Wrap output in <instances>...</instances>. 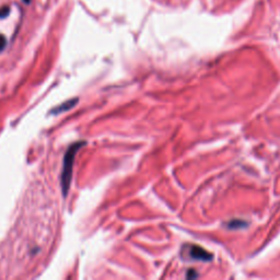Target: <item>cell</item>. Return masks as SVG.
<instances>
[{
  "mask_svg": "<svg viewBox=\"0 0 280 280\" xmlns=\"http://www.w3.org/2000/svg\"><path fill=\"white\" fill-rule=\"evenodd\" d=\"M84 145H85V142H82V141L76 142V144L71 146L70 148L68 149V151L66 152L65 159H64V169H63V173H62V188H63L64 196H67L69 187H70L71 177H73V166H74L76 154H77L78 150Z\"/></svg>",
  "mask_w": 280,
  "mask_h": 280,
  "instance_id": "1",
  "label": "cell"
},
{
  "mask_svg": "<svg viewBox=\"0 0 280 280\" xmlns=\"http://www.w3.org/2000/svg\"><path fill=\"white\" fill-rule=\"evenodd\" d=\"M190 255L195 258V259H200V261H210L212 258V255L209 253L207 252L206 249H203L200 246H192L190 249Z\"/></svg>",
  "mask_w": 280,
  "mask_h": 280,
  "instance_id": "2",
  "label": "cell"
},
{
  "mask_svg": "<svg viewBox=\"0 0 280 280\" xmlns=\"http://www.w3.org/2000/svg\"><path fill=\"white\" fill-rule=\"evenodd\" d=\"M78 103V99H71L68 102H65L62 105H59L58 108H56L52 111L53 114H58V113H62V112L65 111H68L71 108H74V106Z\"/></svg>",
  "mask_w": 280,
  "mask_h": 280,
  "instance_id": "3",
  "label": "cell"
},
{
  "mask_svg": "<svg viewBox=\"0 0 280 280\" xmlns=\"http://www.w3.org/2000/svg\"><path fill=\"white\" fill-rule=\"evenodd\" d=\"M10 11V9L9 7H3L0 9V18H4V17H7L8 16V13Z\"/></svg>",
  "mask_w": 280,
  "mask_h": 280,
  "instance_id": "4",
  "label": "cell"
},
{
  "mask_svg": "<svg viewBox=\"0 0 280 280\" xmlns=\"http://www.w3.org/2000/svg\"><path fill=\"white\" fill-rule=\"evenodd\" d=\"M239 225H245V223L244 222H242V221H232V222H230L229 223V227H230V229H234V228H237V227H239Z\"/></svg>",
  "mask_w": 280,
  "mask_h": 280,
  "instance_id": "5",
  "label": "cell"
},
{
  "mask_svg": "<svg viewBox=\"0 0 280 280\" xmlns=\"http://www.w3.org/2000/svg\"><path fill=\"white\" fill-rule=\"evenodd\" d=\"M6 46V39L2 35H0V52Z\"/></svg>",
  "mask_w": 280,
  "mask_h": 280,
  "instance_id": "6",
  "label": "cell"
},
{
  "mask_svg": "<svg viewBox=\"0 0 280 280\" xmlns=\"http://www.w3.org/2000/svg\"><path fill=\"white\" fill-rule=\"evenodd\" d=\"M194 272H195V271H190V273H188V274H187V277H188V278H192V277H196V276H197V275H196V274H195Z\"/></svg>",
  "mask_w": 280,
  "mask_h": 280,
  "instance_id": "7",
  "label": "cell"
},
{
  "mask_svg": "<svg viewBox=\"0 0 280 280\" xmlns=\"http://www.w3.org/2000/svg\"><path fill=\"white\" fill-rule=\"evenodd\" d=\"M23 1H24L25 3H30V2H31V0H23Z\"/></svg>",
  "mask_w": 280,
  "mask_h": 280,
  "instance_id": "8",
  "label": "cell"
}]
</instances>
